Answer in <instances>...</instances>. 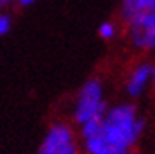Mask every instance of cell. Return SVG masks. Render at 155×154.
Masks as SVG:
<instances>
[{
    "instance_id": "9c48e42d",
    "label": "cell",
    "mask_w": 155,
    "mask_h": 154,
    "mask_svg": "<svg viewBox=\"0 0 155 154\" xmlns=\"http://www.w3.org/2000/svg\"><path fill=\"white\" fill-rule=\"evenodd\" d=\"M152 83L155 85V64L152 66Z\"/></svg>"
},
{
    "instance_id": "7a4b0ae2",
    "label": "cell",
    "mask_w": 155,
    "mask_h": 154,
    "mask_svg": "<svg viewBox=\"0 0 155 154\" xmlns=\"http://www.w3.org/2000/svg\"><path fill=\"white\" fill-rule=\"evenodd\" d=\"M121 17L134 47L155 50V0H124Z\"/></svg>"
},
{
    "instance_id": "6da1fadb",
    "label": "cell",
    "mask_w": 155,
    "mask_h": 154,
    "mask_svg": "<svg viewBox=\"0 0 155 154\" xmlns=\"http://www.w3.org/2000/svg\"><path fill=\"white\" fill-rule=\"evenodd\" d=\"M145 132V120L134 104L122 102L107 107L102 118L81 125L83 151L86 154H133Z\"/></svg>"
},
{
    "instance_id": "3957f363",
    "label": "cell",
    "mask_w": 155,
    "mask_h": 154,
    "mask_svg": "<svg viewBox=\"0 0 155 154\" xmlns=\"http://www.w3.org/2000/svg\"><path fill=\"white\" fill-rule=\"evenodd\" d=\"M107 111L104 83L98 78H90L79 88L74 104V121L81 127L88 121L98 120Z\"/></svg>"
},
{
    "instance_id": "52a82bcc",
    "label": "cell",
    "mask_w": 155,
    "mask_h": 154,
    "mask_svg": "<svg viewBox=\"0 0 155 154\" xmlns=\"http://www.w3.org/2000/svg\"><path fill=\"white\" fill-rule=\"evenodd\" d=\"M12 28V19L9 14H0V37H5Z\"/></svg>"
},
{
    "instance_id": "ba28073f",
    "label": "cell",
    "mask_w": 155,
    "mask_h": 154,
    "mask_svg": "<svg viewBox=\"0 0 155 154\" xmlns=\"http://www.w3.org/2000/svg\"><path fill=\"white\" fill-rule=\"evenodd\" d=\"M35 2H36V0H17V4L21 7H31Z\"/></svg>"
},
{
    "instance_id": "277c9868",
    "label": "cell",
    "mask_w": 155,
    "mask_h": 154,
    "mask_svg": "<svg viewBox=\"0 0 155 154\" xmlns=\"http://www.w3.org/2000/svg\"><path fill=\"white\" fill-rule=\"evenodd\" d=\"M78 151L72 128L66 123H54L47 130L36 154H78Z\"/></svg>"
},
{
    "instance_id": "8fae6325",
    "label": "cell",
    "mask_w": 155,
    "mask_h": 154,
    "mask_svg": "<svg viewBox=\"0 0 155 154\" xmlns=\"http://www.w3.org/2000/svg\"><path fill=\"white\" fill-rule=\"evenodd\" d=\"M121 2H124V0H121Z\"/></svg>"
},
{
    "instance_id": "5b68a950",
    "label": "cell",
    "mask_w": 155,
    "mask_h": 154,
    "mask_svg": "<svg viewBox=\"0 0 155 154\" xmlns=\"http://www.w3.org/2000/svg\"><path fill=\"white\" fill-rule=\"evenodd\" d=\"M152 83V64L140 62L134 66L126 80V94L131 99H138L147 92L148 85Z\"/></svg>"
},
{
    "instance_id": "8992f818",
    "label": "cell",
    "mask_w": 155,
    "mask_h": 154,
    "mask_svg": "<svg viewBox=\"0 0 155 154\" xmlns=\"http://www.w3.org/2000/svg\"><path fill=\"white\" fill-rule=\"evenodd\" d=\"M97 33H98V37L102 40H112V38H116V35H117V26L112 21H104V23H100Z\"/></svg>"
},
{
    "instance_id": "30bf717a",
    "label": "cell",
    "mask_w": 155,
    "mask_h": 154,
    "mask_svg": "<svg viewBox=\"0 0 155 154\" xmlns=\"http://www.w3.org/2000/svg\"><path fill=\"white\" fill-rule=\"evenodd\" d=\"M14 0H0V5H7V4H11Z\"/></svg>"
}]
</instances>
